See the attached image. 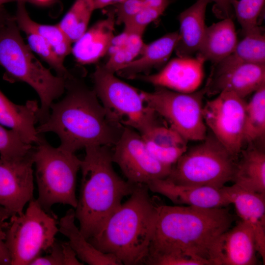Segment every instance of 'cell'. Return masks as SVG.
Here are the masks:
<instances>
[{
  "instance_id": "6da1fadb",
  "label": "cell",
  "mask_w": 265,
  "mask_h": 265,
  "mask_svg": "<svg viewBox=\"0 0 265 265\" xmlns=\"http://www.w3.org/2000/svg\"><path fill=\"white\" fill-rule=\"evenodd\" d=\"M234 220L226 207L205 209L159 205L145 261L166 256L185 265H211L213 244L231 228Z\"/></svg>"
},
{
  "instance_id": "7a4b0ae2",
  "label": "cell",
  "mask_w": 265,
  "mask_h": 265,
  "mask_svg": "<svg viewBox=\"0 0 265 265\" xmlns=\"http://www.w3.org/2000/svg\"><path fill=\"white\" fill-rule=\"evenodd\" d=\"M65 92L60 101L52 103L48 118L36 127L37 132L56 133L58 147L72 153L90 146L113 147L125 127L103 106L94 89L71 73Z\"/></svg>"
},
{
  "instance_id": "3957f363",
  "label": "cell",
  "mask_w": 265,
  "mask_h": 265,
  "mask_svg": "<svg viewBox=\"0 0 265 265\" xmlns=\"http://www.w3.org/2000/svg\"><path fill=\"white\" fill-rule=\"evenodd\" d=\"M110 148L86 147L81 159V185L75 213L79 229L87 239L100 231L124 197L130 196L137 185L125 181L115 171Z\"/></svg>"
},
{
  "instance_id": "277c9868",
  "label": "cell",
  "mask_w": 265,
  "mask_h": 265,
  "mask_svg": "<svg viewBox=\"0 0 265 265\" xmlns=\"http://www.w3.org/2000/svg\"><path fill=\"white\" fill-rule=\"evenodd\" d=\"M129 198L110 215L88 241L126 265L144 264L153 235L158 205L146 184H137Z\"/></svg>"
},
{
  "instance_id": "5b68a950",
  "label": "cell",
  "mask_w": 265,
  "mask_h": 265,
  "mask_svg": "<svg viewBox=\"0 0 265 265\" xmlns=\"http://www.w3.org/2000/svg\"><path fill=\"white\" fill-rule=\"evenodd\" d=\"M0 65L5 71L4 80L24 82L36 92L41 101L39 122H45L53 102L65 92L66 79L53 75L35 57L25 43L14 16L0 29Z\"/></svg>"
},
{
  "instance_id": "8992f818",
  "label": "cell",
  "mask_w": 265,
  "mask_h": 265,
  "mask_svg": "<svg viewBox=\"0 0 265 265\" xmlns=\"http://www.w3.org/2000/svg\"><path fill=\"white\" fill-rule=\"evenodd\" d=\"M32 159L38 190L37 200L41 207L49 212L56 204L75 209L77 176L81 159L75 153L53 147L43 135L34 145Z\"/></svg>"
},
{
  "instance_id": "52a82bcc",
  "label": "cell",
  "mask_w": 265,
  "mask_h": 265,
  "mask_svg": "<svg viewBox=\"0 0 265 265\" xmlns=\"http://www.w3.org/2000/svg\"><path fill=\"white\" fill-rule=\"evenodd\" d=\"M235 159L212 134L180 157L166 178L173 183L220 189L233 181Z\"/></svg>"
},
{
  "instance_id": "ba28073f",
  "label": "cell",
  "mask_w": 265,
  "mask_h": 265,
  "mask_svg": "<svg viewBox=\"0 0 265 265\" xmlns=\"http://www.w3.org/2000/svg\"><path fill=\"white\" fill-rule=\"evenodd\" d=\"M28 203L26 212L12 215L4 229L10 265H29L49 250L59 232L53 214L46 211L37 200Z\"/></svg>"
},
{
  "instance_id": "9c48e42d",
  "label": "cell",
  "mask_w": 265,
  "mask_h": 265,
  "mask_svg": "<svg viewBox=\"0 0 265 265\" xmlns=\"http://www.w3.org/2000/svg\"><path fill=\"white\" fill-rule=\"evenodd\" d=\"M92 79L101 104L124 126L142 134L159 123L158 115L145 103L140 90L117 77L104 64L96 65Z\"/></svg>"
},
{
  "instance_id": "30bf717a",
  "label": "cell",
  "mask_w": 265,
  "mask_h": 265,
  "mask_svg": "<svg viewBox=\"0 0 265 265\" xmlns=\"http://www.w3.org/2000/svg\"><path fill=\"white\" fill-rule=\"evenodd\" d=\"M145 103L186 141H202L207 136L203 115L205 88L182 93L156 86L152 92L140 90Z\"/></svg>"
},
{
  "instance_id": "8fae6325",
  "label": "cell",
  "mask_w": 265,
  "mask_h": 265,
  "mask_svg": "<svg viewBox=\"0 0 265 265\" xmlns=\"http://www.w3.org/2000/svg\"><path fill=\"white\" fill-rule=\"evenodd\" d=\"M203 108L204 122L236 159L242 150L246 102L230 91L220 93Z\"/></svg>"
},
{
  "instance_id": "7c38bea8",
  "label": "cell",
  "mask_w": 265,
  "mask_h": 265,
  "mask_svg": "<svg viewBox=\"0 0 265 265\" xmlns=\"http://www.w3.org/2000/svg\"><path fill=\"white\" fill-rule=\"evenodd\" d=\"M112 150L113 162L120 167L129 182L147 184L156 179L166 178L172 166L163 164L148 151L141 134L125 127Z\"/></svg>"
},
{
  "instance_id": "4fadbf2b",
  "label": "cell",
  "mask_w": 265,
  "mask_h": 265,
  "mask_svg": "<svg viewBox=\"0 0 265 265\" xmlns=\"http://www.w3.org/2000/svg\"><path fill=\"white\" fill-rule=\"evenodd\" d=\"M32 155L8 161L0 159V206L12 215L21 214L33 199Z\"/></svg>"
},
{
  "instance_id": "5bb4252c",
  "label": "cell",
  "mask_w": 265,
  "mask_h": 265,
  "mask_svg": "<svg viewBox=\"0 0 265 265\" xmlns=\"http://www.w3.org/2000/svg\"><path fill=\"white\" fill-rule=\"evenodd\" d=\"M257 252L254 232L242 220L222 233L210 253L211 265H253Z\"/></svg>"
},
{
  "instance_id": "9a60e30c",
  "label": "cell",
  "mask_w": 265,
  "mask_h": 265,
  "mask_svg": "<svg viewBox=\"0 0 265 265\" xmlns=\"http://www.w3.org/2000/svg\"><path fill=\"white\" fill-rule=\"evenodd\" d=\"M205 61L201 58L177 57L167 62L158 72L138 75V79L156 87H162L182 93L196 91L204 77Z\"/></svg>"
},
{
  "instance_id": "2e32d148",
  "label": "cell",
  "mask_w": 265,
  "mask_h": 265,
  "mask_svg": "<svg viewBox=\"0 0 265 265\" xmlns=\"http://www.w3.org/2000/svg\"><path fill=\"white\" fill-rule=\"evenodd\" d=\"M146 185L150 191L165 196L177 205L212 209L231 204L223 187L218 189L207 186L180 185L166 178L152 180Z\"/></svg>"
},
{
  "instance_id": "e0dca14e",
  "label": "cell",
  "mask_w": 265,
  "mask_h": 265,
  "mask_svg": "<svg viewBox=\"0 0 265 265\" xmlns=\"http://www.w3.org/2000/svg\"><path fill=\"white\" fill-rule=\"evenodd\" d=\"M265 84V64L243 63L212 74L204 87L206 94L233 92L242 98Z\"/></svg>"
},
{
  "instance_id": "ac0fdd59",
  "label": "cell",
  "mask_w": 265,
  "mask_h": 265,
  "mask_svg": "<svg viewBox=\"0 0 265 265\" xmlns=\"http://www.w3.org/2000/svg\"><path fill=\"white\" fill-rule=\"evenodd\" d=\"M231 204L234 205L241 220L252 228L255 237L257 252L265 260V194L240 187L236 184L223 186Z\"/></svg>"
},
{
  "instance_id": "d6986e66",
  "label": "cell",
  "mask_w": 265,
  "mask_h": 265,
  "mask_svg": "<svg viewBox=\"0 0 265 265\" xmlns=\"http://www.w3.org/2000/svg\"><path fill=\"white\" fill-rule=\"evenodd\" d=\"M115 13L114 8L106 18L95 23L75 42L71 53L77 61L85 65L97 63L107 53L114 38Z\"/></svg>"
},
{
  "instance_id": "ffe728a7",
  "label": "cell",
  "mask_w": 265,
  "mask_h": 265,
  "mask_svg": "<svg viewBox=\"0 0 265 265\" xmlns=\"http://www.w3.org/2000/svg\"><path fill=\"white\" fill-rule=\"evenodd\" d=\"M209 0H198L178 16L179 39L175 49L178 57H192L202 43L207 26L206 8Z\"/></svg>"
},
{
  "instance_id": "44dd1931",
  "label": "cell",
  "mask_w": 265,
  "mask_h": 265,
  "mask_svg": "<svg viewBox=\"0 0 265 265\" xmlns=\"http://www.w3.org/2000/svg\"><path fill=\"white\" fill-rule=\"evenodd\" d=\"M39 106L36 100H29L23 105L10 101L0 90V124L19 133L27 143L36 144L42 134L35 124L39 122Z\"/></svg>"
},
{
  "instance_id": "7402d4cb",
  "label": "cell",
  "mask_w": 265,
  "mask_h": 265,
  "mask_svg": "<svg viewBox=\"0 0 265 265\" xmlns=\"http://www.w3.org/2000/svg\"><path fill=\"white\" fill-rule=\"evenodd\" d=\"M141 135L151 155L166 165L172 166L187 149V141L179 133L159 123Z\"/></svg>"
},
{
  "instance_id": "603a6c76",
  "label": "cell",
  "mask_w": 265,
  "mask_h": 265,
  "mask_svg": "<svg viewBox=\"0 0 265 265\" xmlns=\"http://www.w3.org/2000/svg\"><path fill=\"white\" fill-rule=\"evenodd\" d=\"M238 38L232 18H226L207 26L201 45L196 55L215 64L234 51Z\"/></svg>"
},
{
  "instance_id": "cb8c5ba5",
  "label": "cell",
  "mask_w": 265,
  "mask_h": 265,
  "mask_svg": "<svg viewBox=\"0 0 265 265\" xmlns=\"http://www.w3.org/2000/svg\"><path fill=\"white\" fill-rule=\"evenodd\" d=\"M178 39V31H175L150 43H144L139 55L117 73L122 76L133 79L140 73L165 65L174 51Z\"/></svg>"
},
{
  "instance_id": "d4e9b609",
  "label": "cell",
  "mask_w": 265,
  "mask_h": 265,
  "mask_svg": "<svg viewBox=\"0 0 265 265\" xmlns=\"http://www.w3.org/2000/svg\"><path fill=\"white\" fill-rule=\"evenodd\" d=\"M75 218V210L69 209L60 219L58 229L68 238L69 243L80 260L90 265H123L114 255L103 253L90 243L76 226Z\"/></svg>"
},
{
  "instance_id": "484cf974",
  "label": "cell",
  "mask_w": 265,
  "mask_h": 265,
  "mask_svg": "<svg viewBox=\"0 0 265 265\" xmlns=\"http://www.w3.org/2000/svg\"><path fill=\"white\" fill-rule=\"evenodd\" d=\"M241 152L242 157L236 163L233 181L244 189L265 194L264 151L251 145Z\"/></svg>"
},
{
  "instance_id": "4316f807",
  "label": "cell",
  "mask_w": 265,
  "mask_h": 265,
  "mask_svg": "<svg viewBox=\"0 0 265 265\" xmlns=\"http://www.w3.org/2000/svg\"><path fill=\"white\" fill-rule=\"evenodd\" d=\"M232 53L215 64L212 74L243 63L265 64V35L259 26L243 34Z\"/></svg>"
},
{
  "instance_id": "83f0119b",
  "label": "cell",
  "mask_w": 265,
  "mask_h": 265,
  "mask_svg": "<svg viewBox=\"0 0 265 265\" xmlns=\"http://www.w3.org/2000/svg\"><path fill=\"white\" fill-rule=\"evenodd\" d=\"M265 134V84L256 90L246 102L243 132L244 142L251 144L263 139Z\"/></svg>"
},
{
  "instance_id": "f1b7e54d",
  "label": "cell",
  "mask_w": 265,
  "mask_h": 265,
  "mask_svg": "<svg viewBox=\"0 0 265 265\" xmlns=\"http://www.w3.org/2000/svg\"><path fill=\"white\" fill-rule=\"evenodd\" d=\"M15 16L20 30L24 31L27 37L28 45L56 72V75L68 78L71 73L66 69L62 61L54 53L47 41L24 20L21 12L17 9Z\"/></svg>"
},
{
  "instance_id": "f546056e",
  "label": "cell",
  "mask_w": 265,
  "mask_h": 265,
  "mask_svg": "<svg viewBox=\"0 0 265 265\" xmlns=\"http://www.w3.org/2000/svg\"><path fill=\"white\" fill-rule=\"evenodd\" d=\"M94 10L93 0H75L58 24L72 43L77 41L86 31Z\"/></svg>"
},
{
  "instance_id": "4dcf8cb0",
  "label": "cell",
  "mask_w": 265,
  "mask_h": 265,
  "mask_svg": "<svg viewBox=\"0 0 265 265\" xmlns=\"http://www.w3.org/2000/svg\"><path fill=\"white\" fill-rule=\"evenodd\" d=\"M26 2H17V9L21 13L26 23L42 36L49 44L56 54L63 61L71 53L72 42L58 24L49 25L39 24L32 20L26 8Z\"/></svg>"
},
{
  "instance_id": "1f68e13d",
  "label": "cell",
  "mask_w": 265,
  "mask_h": 265,
  "mask_svg": "<svg viewBox=\"0 0 265 265\" xmlns=\"http://www.w3.org/2000/svg\"><path fill=\"white\" fill-rule=\"evenodd\" d=\"M34 145L27 143L12 130L0 124V159L8 161L22 160L32 155Z\"/></svg>"
},
{
  "instance_id": "d6a6232c",
  "label": "cell",
  "mask_w": 265,
  "mask_h": 265,
  "mask_svg": "<svg viewBox=\"0 0 265 265\" xmlns=\"http://www.w3.org/2000/svg\"><path fill=\"white\" fill-rule=\"evenodd\" d=\"M128 33L124 44L117 51L109 55L105 67L113 73H117L135 59L140 54L144 44L142 35Z\"/></svg>"
},
{
  "instance_id": "836d02e7",
  "label": "cell",
  "mask_w": 265,
  "mask_h": 265,
  "mask_svg": "<svg viewBox=\"0 0 265 265\" xmlns=\"http://www.w3.org/2000/svg\"><path fill=\"white\" fill-rule=\"evenodd\" d=\"M243 34L259 26L265 0H229Z\"/></svg>"
},
{
  "instance_id": "e575fe53",
  "label": "cell",
  "mask_w": 265,
  "mask_h": 265,
  "mask_svg": "<svg viewBox=\"0 0 265 265\" xmlns=\"http://www.w3.org/2000/svg\"><path fill=\"white\" fill-rule=\"evenodd\" d=\"M164 10L144 7L124 24V31L143 35L147 26L159 18Z\"/></svg>"
},
{
  "instance_id": "d590c367",
  "label": "cell",
  "mask_w": 265,
  "mask_h": 265,
  "mask_svg": "<svg viewBox=\"0 0 265 265\" xmlns=\"http://www.w3.org/2000/svg\"><path fill=\"white\" fill-rule=\"evenodd\" d=\"M114 6L116 24H124L144 7V0H124Z\"/></svg>"
},
{
  "instance_id": "8d00e7d4",
  "label": "cell",
  "mask_w": 265,
  "mask_h": 265,
  "mask_svg": "<svg viewBox=\"0 0 265 265\" xmlns=\"http://www.w3.org/2000/svg\"><path fill=\"white\" fill-rule=\"evenodd\" d=\"M48 251L46 255L37 257L29 265H64L62 242H59L55 239Z\"/></svg>"
},
{
  "instance_id": "74e56055",
  "label": "cell",
  "mask_w": 265,
  "mask_h": 265,
  "mask_svg": "<svg viewBox=\"0 0 265 265\" xmlns=\"http://www.w3.org/2000/svg\"><path fill=\"white\" fill-rule=\"evenodd\" d=\"M214 2L213 11L218 17L224 19L232 18V8L229 0H209Z\"/></svg>"
},
{
  "instance_id": "f35d334b",
  "label": "cell",
  "mask_w": 265,
  "mask_h": 265,
  "mask_svg": "<svg viewBox=\"0 0 265 265\" xmlns=\"http://www.w3.org/2000/svg\"><path fill=\"white\" fill-rule=\"evenodd\" d=\"M64 256V265H82L83 264L78 259L76 253L68 242H62Z\"/></svg>"
},
{
  "instance_id": "ab89813d",
  "label": "cell",
  "mask_w": 265,
  "mask_h": 265,
  "mask_svg": "<svg viewBox=\"0 0 265 265\" xmlns=\"http://www.w3.org/2000/svg\"><path fill=\"white\" fill-rule=\"evenodd\" d=\"M5 238L4 230L0 228V265H10L11 258L5 243Z\"/></svg>"
},
{
  "instance_id": "60d3db41",
  "label": "cell",
  "mask_w": 265,
  "mask_h": 265,
  "mask_svg": "<svg viewBox=\"0 0 265 265\" xmlns=\"http://www.w3.org/2000/svg\"><path fill=\"white\" fill-rule=\"evenodd\" d=\"M95 10L103 8L109 5H115L122 0H93Z\"/></svg>"
},
{
  "instance_id": "b9f144b4",
  "label": "cell",
  "mask_w": 265,
  "mask_h": 265,
  "mask_svg": "<svg viewBox=\"0 0 265 265\" xmlns=\"http://www.w3.org/2000/svg\"><path fill=\"white\" fill-rule=\"evenodd\" d=\"M12 216L11 213L3 207L0 206V228L4 229L7 222L6 220Z\"/></svg>"
},
{
  "instance_id": "7bdbcfd3",
  "label": "cell",
  "mask_w": 265,
  "mask_h": 265,
  "mask_svg": "<svg viewBox=\"0 0 265 265\" xmlns=\"http://www.w3.org/2000/svg\"><path fill=\"white\" fill-rule=\"evenodd\" d=\"M14 16L10 14L3 6L0 8V29L12 18Z\"/></svg>"
},
{
  "instance_id": "ee69618b",
  "label": "cell",
  "mask_w": 265,
  "mask_h": 265,
  "mask_svg": "<svg viewBox=\"0 0 265 265\" xmlns=\"http://www.w3.org/2000/svg\"><path fill=\"white\" fill-rule=\"evenodd\" d=\"M53 0H26L27 2H32L38 4H45L52 1Z\"/></svg>"
},
{
  "instance_id": "f6af8a7d",
  "label": "cell",
  "mask_w": 265,
  "mask_h": 265,
  "mask_svg": "<svg viewBox=\"0 0 265 265\" xmlns=\"http://www.w3.org/2000/svg\"><path fill=\"white\" fill-rule=\"evenodd\" d=\"M20 1H23L25 2H27L26 0H0V8L2 7L3 4L8 2H18Z\"/></svg>"
},
{
  "instance_id": "bcb514c9",
  "label": "cell",
  "mask_w": 265,
  "mask_h": 265,
  "mask_svg": "<svg viewBox=\"0 0 265 265\" xmlns=\"http://www.w3.org/2000/svg\"><path fill=\"white\" fill-rule=\"evenodd\" d=\"M124 0H122V1H124Z\"/></svg>"
}]
</instances>
